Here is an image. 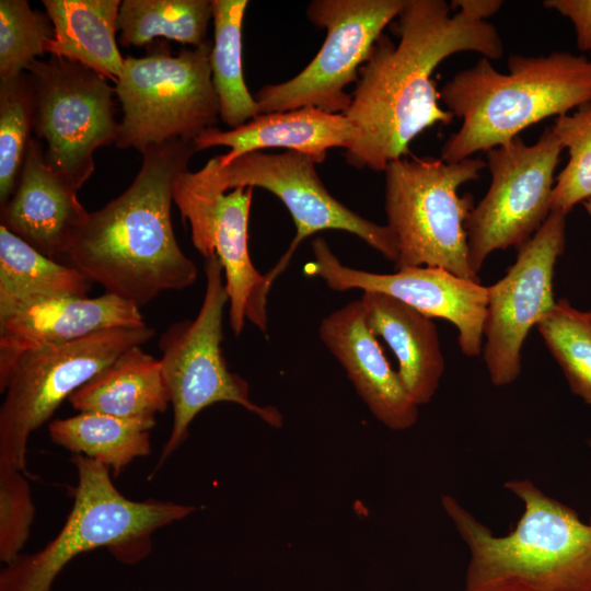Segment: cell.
<instances>
[{"mask_svg": "<svg viewBox=\"0 0 591 591\" xmlns=\"http://www.w3.org/2000/svg\"><path fill=\"white\" fill-rule=\"evenodd\" d=\"M394 31L398 43L385 34L378 38L343 113L358 132L346 150L347 162L358 169L384 172L409 153L410 142L424 130L452 123L431 78L444 59L462 51L489 60L503 55L493 24L451 14L443 0H406Z\"/></svg>", "mask_w": 591, "mask_h": 591, "instance_id": "obj_1", "label": "cell"}, {"mask_svg": "<svg viewBox=\"0 0 591 591\" xmlns=\"http://www.w3.org/2000/svg\"><path fill=\"white\" fill-rule=\"evenodd\" d=\"M196 152L193 141L182 139L143 150L130 186L89 215L67 255L72 265L138 308L161 292L190 287L197 267L176 241L171 207L175 181Z\"/></svg>", "mask_w": 591, "mask_h": 591, "instance_id": "obj_2", "label": "cell"}, {"mask_svg": "<svg viewBox=\"0 0 591 591\" xmlns=\"http://www.w3.org/2000/svg\"><path fill=\"white\" fill-rule=\"evenodd\" d=\"M505 488L523 512L497 536L451 495L441 506L468 549L463 591H591V523L532 480Z\"/></svg>", "mask_w": 591, "mask_h": 591, "instance_id": "obj_3", "label": "cell"}, {"mask_svg": "<svg viewBox=\"0 0 591 591\" xmlns=\"http://www.w3.org/2000/svg\"><path fill=\"white\" fill-rule=\"evenodd\" d=\"M508 73L482 57L455 73L440 91L447 109L462 120L441 149L459 162L519 137L530 126L591 102V59L567 51L511 55Z\"/></svg>", "mask_w": 591, "mask_h": 591, "instance_id": "obj_4", "label": "cell"}, {"mask_svg": "<svg viewBox=\"0 0 591 591\" xmlns=\"http://www.w3.org/2000/svg\"><path fill=\"white\" fill-rule=\"evenodd\" d=\"M78 485L72 508L58 534L33 554L4 565L0 591H51L61 570L80 554L107 548L117 560L135 564L151 549L152 534L197 508L149 498L132 500L114 485L111 470L81 454L71 457Z\"/></svg>", "mask_w": 591, "mask_h": 591, "instance_id": "obj_5", "label": "cell"}, {"mask_svg": "<svg viewBox=\"0 0 591 591\" xmlns=\"http://www.w3.org/2000/svg\"><path fill=\"white\" fill-rule=\"evenodd\" d=\"M487 167L480 158L444 162L436 158H402L384 170V209L398 257L395 268L439 267L480 281L470 265L465 221L474 208L460 186L477 181Z\"/></svg>", "mask_w": 591, "mask_h": 591, "instance_id": "obj_6", "label": "cell"}, {"mask_svg": "<svg viewBox=\"0 0 591 591\" xmlns=\"http://www.w3.org/2000/svg\"><path fill=\"white\" fill-rule=\"evenodd\" d=\"M204 271L206 289L197 316L173 323L159 340V361L173 408V424L157 468L187 439L194 418L216 403L237 404L271 427L282 426L280 412L253 403L248 383L228 369L221 343L229 296L219 258H206Z\"/></svg>", "mask_w": 591, "mask_h": 591, "instance_id": "obj_7", "label": "cell"}, {"mask_svg": "<svg viewBox=\"0 0 591 591\" xmlns=\"http://www.w3.org/2000/svg\"><path fill=\"white\" fill-rule=\"evenodd\" d=\"M163 46L142 57H125L114 88L124 113L117 148L142 152L174 139L194 141L220 117L210 68L212 40L176 56Z\"/></svg>", "mask_w": 591, "mask_h": 591, "instance_id": "obj_8", "label": "cell"}, {"mask_svg": "<svg viewBox=\"0 0 591 591\" xmlns=\"http://www.w3.org/2000/svg\"><path fill=\"white\" fill-rule=\"evenodd\" d=\"M155 334L147 324L100 331L81 339L21 355L0 378V468L28 475L26 449L31 434L59 405L127 349Z\"/></svg>", "mask_w": 591, "mask_h": 591, "instance_id": "obj_9", "label": "cell"}, {"mask_svg": "<svg viewBox=\"0 0 591 591\" xmlns=\"http://www.w3.org/2000/svg\"><path fill=\"white\" fill-rule=\"evenodd\" d=\"M192 173L198 183L219 193L236 187L266 189L288 209L296 235L279 262L265 274L270 288L288 267L300 243L324 230L351 233L387 260L394 264L397 260L396 241L389 227L361 217L332 196L317 175L315 161L309 155L294 151H256L225 166H219L216 158H212L204 167Z\"/></svg>", "mask_w": 591, "mask_h": 591, "instance_id": "obj_10", "label": "cell"}, {"mask_svg": "<svg viewBox=\"0 0 591 591\" xmlns=\"http://www.w3.org/2000/svg\"><path fill=\"white\" fill-rule=\"evenodd\" d=\"M406 0H313L309 21L326 30L313 59L291 79L265 84L254 94L260 114L314 107L344 113L351 102L345 89L358 81L383 30L404 9Z\"/></svg>", "mask_w": 591, "mask_h": 591, "instance_id": "obj_11", "label": "cell"}, {"mask_svg": "<svg viewBox=\"0 0 591 591\" xmlns=\"http://www.w3.org/2000/svg\"><path fill=\"white\" fill-rule=\"evenodd\" d=\"M26 72L35 93L34 131L47 143L46 161L78 190L94 172V152L117 141L115 89L92 69L57 56L35 59Z\"/></svg>", "mask_w": 591, "mask_h": 591, "instance_id": "obj_12", "label": "cell"}, {"mask_svg": "<svg viewBox=\"0 0 591 591\" xmlns=\"http://www.w3.org/2000/svg\"><path fill=\"white\" fill-rule=\"evenodd\" d=\"M564 147L546 127L534 144L520 137L486 152L490 184L465 221L475 274L495 251L519 250L551 213L554 173Z\"/></svg>", "mask_w": 591, "mask_h": 591, "instance_id": "obj_13", "label": "cell"}, {"mask_svg": "<svg viewBox=\"0 0 591 591\" xmlns=\"http://www.w3.org/2000/svg\"><path fill=\"white\" fill-rule=\"evenodd\" d=\"M565 245L566 216L552 211L518 250L507 274L487 287L483 355L495 386L509 385L519 378L521 350L528 334L556 303L554 271Z\"/></svg>", "mask_w": 591, "mask_h": 591, "instance_id": "obj_14", "label": "cell"}, {"mask_svg": "<svg viewBox=\"0 0 591 591\" xmlns=\"http://www.w3.org/2000/svg\"><path fill=\"white\" fill-rule=\"evenodd\" d=\"M252 187L227 193L198 183L190 171L178 175L173 201L184 221L189 222L192 241L204 258L217 256L222 265L229 296V321L239 336L247 318L267 332V302L270 287L266 276L252 263L248 251V219Z\"/></svg>", "mask_w": 591, "mask_h": 591, "instance_id": "obj_15", "label": "cell"}, {"mask_svg": "<svg viewBox=\"0 0 591 591\" xmlns=\"http://www.w3.org/2000/svg\"><path fill=\"white\" fill-rule=\"evenodd\" d=\"M314 259L303 266L308 277L335 291L359 289L390 296L427 317L443 318L459 333L461 351L470 358L483 351L488 290L480 281L461 278L439 267H407L393 274L345 266L323 237L311 243Z\"/></svg>", "mask_w": 591, "mask_h": 591, "instance_id": "obj_16", "label": "cell"}, {"mask_svg": "<svg viewBox=\"0 0 591 591\" xmlns=\"http://www.w3.org/2000/svg\"><path fill=\"white\" fill-rule=\"evenodd\" d=\"M318 336L380 422L395 431L409 429L417 422L419 406L369 328L360 299L325 316Z\"/></svg>", "mask_w": 591, "mask_h": 591, "instance_id": "obj_17", "label": "cell"}, {"mask_svg": "<svg viewBox=\"0 0 591 591\" xmlns=\"http://www.w3.org/2000/svg\"><path fill=\"white\" fill-rule=\"evenodd\" d=\"M77 192L48 165L43 146L32 138L15 189L1 206V225L53 259L68 255L90 215Z\"/></svg>", "mask_w": 591, "mask_h": 591, "instance_id": "obj_18", "label": "cell"}, {"mask_svg": "<svg viewBox=\"0 0 591 591\" xmlns=\"http://www.w3.org/2000/svg\"><path fill=\"white\" fill-rule=\"evenodd\" d=\"M139 308L114 294L57 297L0 318V378L23 354L71 343L100 331L144 325Z\"/></svg>", "mask_w": 591, "mask_h": 591, "instance_id": "obj_19", "label": "cell"}, {"mask_svg": "<svg viewBox=\"0 0 591 591\" xmlns=\"http://www.w3.org/2000/svg\"><path fill=\"white\" fill-rule=\"evenodd\" d=\"M358 132L341 113H328L314 107L259 114L246 124L231 129H205L194 139L197 152L225 146L230 151L216 157L219 166L263 149L283 148L311 157L322 163L332 148L348 150Z\"/></svg>", "mask_w": 591, "mask_h": 591, "instance_id": "obj_20", "label": "cell"}, {"mask_svg": "<svg viewBox=\"0 0 591 591\" xmlns=\"http://www.w3.org/2000/svg\"><path fill=\"white\" fill-rule=\"evenodd\" d=\"M366 322L395 355L397 373L413 401L428 404L445 369L436 324L409 305L383 293L363 292Z\"/></svg>", "mask_w": 591, "mask_h": 591, "instance_id": "obj_21", "label": "cell"}, {"mask_svg": "<svg viewBox=\"0 0 591 591\" xmlns=\"http://www.w3.org/2000/svg\"><path fill=\"white\" fill-rule=\"evenodd\" d=\"M81 412L155 421L170 404L160 361L135 346L113 360L68 398Z\"/></svg>", "mask_w": 591, "mask_h": 591, "instance_id": "obj_22", "label": "cell"}, {"mask_svg": "<svg viewBox=\"0 0 591 591\" xmlns=\"http://www.w3.org/2000/svg\"><path fill=\"white\" fill-rule=\"evenodd\" d=\"M54 39L46 47L51 56L79 62L116 83L125 58L115 34L119 0H43Z\"/></svg>", "mask_w": 591, "mask_h": 591, "instance_id": "obj_23", "label": "cell"}, {"mask_svg": "<svg viewBox=\"0 0 591 591\" xmlns=\"http://www.w3.org/2000/svg\"><path fill=\"white\" fill-rule=\"evenodd\" d=\"M90 280L0 225V318L39 300L86 297Z\"/></svg>", "mask_w": 591, "mask_h": 591, "instance_id": "obj_24", "label": "cell"}, {"mask_svg": "<svg viewBox=\"0 0 591 591\" xmlns=\"http://www.w3.org/2000/svg\"><path fill=\"white\" fill-rule=\"evenodd\" d=\"M155 421L124 419L81 412L48 425L54 443L107 466L117 477L134 460L150 454V429Z\"/></svg>", "mask_w": 591, "mask_h": 591, "instance_id": "obj_25", "label": "cell"}, {"mask_svg": "<svg viewBox=\"0 0 591 591\" xmlns=\"http://www.w3.org/2000/svg\"><path fill=\"white\" fill-rule=\"evenodd\" d=\"M215 38L211 78L220 103V118L232 129L260 114L246 88L242 62V25L248 1L211 0Z\"/></svg>", "mask_w": 591, "mask_h": 591, "instance_id": "obj_26", "label": "cell"}, {"mask_svg": "<svg viewBox=\"0 0 591 591\" xmlns=\"http://www.w3.org/2000/svg\"><path fill=\"white\" fill-rule=\"evenodd\" d=\"M211 18V0H124L117 19L119 42L144 46L164 37L197 47L208 39Z\"/></svg>", "mask_w": 591, "mask_h": 591, "instance_id": "obj_27", "label": "cell"}, {"mask_svg": "<svg viewBox=\"0 0 591 591\" xmlns=\"http://www.w3.org/2000/svg\"><path fill=\"white\" fill-rule=\"evenodd\" d=\"M547 349L560 367L571 392L591 405V321L567 299L536 325Z\"/></svg>", "mask_w": 591, "mask_h": 591, "instance_id": "obj_28", "label": "cell"}, {"mask_svg": "<svg viewBox=\"0 0 591 591\" xmlns=\"http://www.w3.org/2000/svg\"><path fill=\"white\" fill-rule=\"evenodd\" d=\"M35 93L31 77L0 81V204L13 194L34 129Z\"/></svg>", "mask_w": 591, "mask_h": 591, "instance_id": "obj_29", "label": "cell"}, {"mask_svg": "<svg viewBox=\"0 0 591 591\" xmlns=\"http://www.w3.org/2000/svg\"><path fill=\"white\" fill-rule=\"evenodd\" d=\"M551 128L569 154L552 192L551 212L567 216L577 204L591 198V102L556 117Z\"/></svg>", "mask_w": 591, "mask_h": 591, "instance_id": "obj_30", "label": "cell"}, {"mask_svg": "<svg viewBox=\"0 0 591 591\" xmlns=\"http://www.w3.org/2000/svg\"><path fill=\"white\" fill-rule=\"evenodd\" d=\"M54 27L45 13L32 10L26 0L0 1V81L26 72L54 39Z\"/></svg>", "mask_w": 591, "mask_h": 591, "instance_id": "obj_31", "label": "cell"}, {"mask_svg": "<svg viewBox=\"0 0 591 591\" xmlns=\"http://www.w3.org/2000/svg\"><path fill=\"white\" fill-rule=\"evenodd\" d=\"M35 518L32 490L25 474L0 468V560L12 563L22 554Z\"/></svg>", "mask_w": 591, "mask_h": 591, "instance_id": "obj_32", "label": "cell"}, {"mask_svg": "<svg viewBox=\"0 0 591 591\" xmlns=\"http://www.w3.org/2000/svg\"><path fill=\"white\" fill-rule=\"evenodd\" d=\"M543 5L568 18L578 49L591 53V0H546Z\"/></svg>", "mask_w": 591, "mask_h": 591, "instance_id": "obj_33", "label": "cell"}, {"mask_svg": "<svg viewBox=\"0 0 591 591\" xmlns=\"http://www.w3.org/2000/svg\"><path fill=\"white\" fill-rule=\"evenodd\" d=\"M502 3L501 0H453L450 7L474 21H486L500 10Z\"/></svg>", "mask_w": 591, "mask_h": 591, "instance_id": "obj_34", "label": "cell"}, {"mask_svg": "<svg viewBox=\"0 0 591 591\" xmlns=\"http://www.w3.org/2000/svg\"><path fill=\"white\" fill-rule=\"evenodd\" d=\"M587 213L591 218V198L582 202Z\"/></svg>", "mask_w": 591, "mask_h": 591, "instance_id": "obj_35", "label": "cell"}, {"mask_svg": "<svg viewBox=\"0 0 591 591\" xmlns=\"http://www.w3.org/2000/svg\"><path fill=\"white\" fill-rule=\"evenodd\" d=\"M589 317H590V321H591V309L589 311H587Z\"/></svg>", "mask_w": 591, "mask_h": 591, "instance_id": "obj_36", "label": "cell"}, {"mask_svg": "<svg viewBox=\"0 0 591 591\" xmlns=\"http://www.w3.org/2000/svg\"><path fill=\"white\" fill-rule=\"evenodd\" d=\"M588 445H589V448L591 450V438L588 440Z\"/></svg>", "mask_w": 591, "mask_h": 591, "instance_id": "obj_37", "label": "cell"}, {"mask_svg": "<svg viewBox=\"0 0 591 591\" xmlns=\"http://www.w3.org/2000/svg\"><path fill=\"white\" fill-rule=\"evenodd\" d=\"M589 522L591 523V517H590V520H589Z\"/></svg>", "mask_w": 591, "mask_h": 591, "instance_id": "obj_38", "label": "cell"}, {"mask_svg": "<svg viewBox=\"0 0 591 591\" xmlns=\"http://www.w3.org/2000/svg\"><path fill=\"white\" fill-rule=\"evenodd\" d=\"M590 59H591V53H590Z\"/></svg>", "mask_w": 591, "mask_h": 591, "instance_id": "obj_39", "label": "cell"}]
</instances>
